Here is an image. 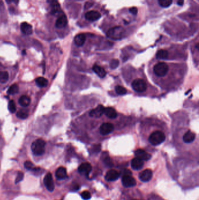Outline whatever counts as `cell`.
<instances>
[{"label": "cell", "instance_id": "6da1fadb", "mask_svg": "<svg viewBox=\"0 0 199 200\" xmlns=\"http://www.w3.org/2000/svg\"><path fill=\"white\" fill-rule=\"evenodd\" d=\"M46 144V142L42 139L34 141L31 145V149L33 154L36 156L43 155L45 152Z\"/></svg>", "mask_w": 199, "mask_h": 200}, {"label": "cell", "instance_id": "7a4b0ae2", "mask_svg": "<svg viewBox=\"0 0 199 200\" xmlns=\"http://www.w3.org/2000/svg\"><path fill=\"white\" fill-rule=\"evenodd\" d=\"M166 136L165 133L161 131H156L151 133L149 137V142L154 146L158 145L165 141Z\"/></svg>", "mask_w": 199, "mask_h": 200}, {"label": "cell", "instance_id": "3957f363", "mask_svg": "<svg viewBox=\"0 0 199 200\" xmlns=\"http://www.w3.org/2000/svg\"><path fill=\"white\" fill-rule=\"evenodd\" d=\"M122 181L125 187H132L136 185V181L132 176V172L130 170L125 171Z\"/></svg>", "mask_w": 199, "mask_h": 200}, {"label": "cell", "instance_id": "277c9868", "mask_svg": "<svg viewBox=\"0 0 199 200\" xmlns=\"http://www.w3.org/2000/svg\"><path fill=\"white\" fill-rule=\"evenodd\" d=\"M125 32V30L122 27H115L110 28L107 32V36L113 39H121Z\"/></svg>", "mask_w": 199, "mask_h": 200}, {"label": "cell", "instance_id": "5b68a950", "mask_svg": "<svg viewBox=\"0 0 199 200\" xmlns=\"http://www.w3.org/2000/svg\"><path fill=\"white\" fill-rule=\"evenodd\" d=\"M132 86L133 90L138 93H142L147 88L146 82L141 78H137L132 82Z\"/></svg>", "mask_w": 199, "mask_h": 200}, {"label": "cell", "instance_id": "8992f818", "mask_svg": "<svg viewBox=\"0 0 199 200\" xmlns=\"http://www.w3.org/2000/svg\"><path fill=\"white\" fill-rule=\"evenodd\" d=\"M169 70L168 65L165 62H160L154 67V72L158 77H164Z\"/></svg>", "mask_w": 199, "mask_h": 200}, {"label": "cell", "instance_id": "52a82bcc", "mask_svg": "<svg viewBox=\"0 0 199 200\" xmlns=\"http://www.w3.org/2000/svg\"><path fill=\"white\" fill-rule=\"evenodd\" d=\"M44 184L46 188L50 192H52L54 189V184L53 177L51 173H47L44 178Z\"/></svg>", "mask_w": 199, "mask_h": 200}, {"label": "cell", "instance_id": "ba28073f", "mask_svg": "<svg viewBox=\"0 0 199 200\" xmlns=\"http://www.w3.org/2000/svg\"><path fill=\"white\" fill-rule=\"evenodd\" d=\"M115 129L114 125L111 123H103L100 127V133L103 135H107L112 133Z\"/></svg>", "mask_w": 199, "mask_h": 200}, {"label": "cell", "instance_id": "9c48e42d", "mask_svg": "<svg viewBox=\"0 0 199 200\" xmlns=\"http://www.w3.org/2000/svg\"><path fill=\"white\" fill-rule=\"evenodd\" d=\"M152 177V171L150 169H146L141 171L139 174V178L143 182L149 181Z\"/></svg>", "mask_w": 199, "mask_h": 200}, {"label": "cell", "instance_id": "30bf717a", "mask_svg": "<svg viewBox=\"0 0 199 200\" xmlns=\"http://www.w3.org/2000/svg\"><path fill=\"white\" fill-rule=\"evenodd\" d=\"M85 17L87 20L89 21H95L100 19L101 17V14L99 12L97 11L91 10V11H88L85 14Z\"/></svg>", "mask_w": 199, "mask_h": 200}, {"label": "cell", "instance_id": "8fae6325", "mask_svg": "<svg viewBox=\"0 0 199 200\" xmlns=\"http://www.w3.org/2000/svg\"><path fill=\"white\" fill-rule=\"evenodd\" d=\"M135 156L136 158H138L141 159L143 161H148L151 158V155L148 153H147L143 149H137L135 151Z\"/></svg>", "mask_w": 199, "mask_h": 200}, {"label": "cell", "instance_id": "7c38bea8", "mask_svg": "<svg viewBox=\"0 0 199 200\" xmlns=\"http://www.w3.org/2000/svg\"><path fill=\"white\" fill-rule=\"evenodd\" d=\"M120 173L115 170H110L108 171L105 176L106 180L108 181H113L119 178Z\"/></svg>", "mask_w": 199, "mask_h": 200}, {"label": "cell", "instance_id": "4fadbf2b", "mask_svg": "<svg viewBox=\"0 0 199 200\" xmlns=\"http://www.w3.org/2000/svg\"><path fill=\"white\" fill-rule=\"evenodd\" d=\"M105 109V108L102 105H100L97 108L91 111L89 115L94 118H100L104 113Z\"/></svg>", "mask_w": 199, "mask_h": 200}, {"label": "cell", "instance_id": "5bb4252c", "mask_svg": "<svg viewBox=\"0 0 199 200\" xmlns=\"http://www.w3.org/2000/svg\"><path fill=\"white\" fill-rule=\"evenodd\" d=\"M92 170V166L89 163H84L81 164L78 167V171L81 174H84L88 176Z\"/></svg>", "mask_w": 199, "mask_h": 200}, {"label": "cell", "instance_id": "9a60e30c", "mask_svg": "<svg viewBox=\"0 0 199 200\" xmlns=\"http://www.w3.org/2000/svg\"><path fill=\"white\" fill-rule=\"evenodd\" d=\"M21 30L22 32L26 35H31L33 32L32 27L27 22H22L21 25Z\"/></svg>", "mask_w": 199, "mask_h": 200}, {"label": "cell", "instance_id": "2e32d148", "mask_svg": "<svg viewBox=\"0 0 199 200\" xmlns=\"http://www.w3.org/2000/svg\"><path fill=\"white\" fill-rule=\"evenodd\" d=\"M67 18L65 15H62L59 17L56 22V27L58 28H64L67 24Z\"/></svg>", "mask_w": 199, "mask_h": 200}, {"label": "cell", "instance_id": "e0dca14e", "mask_svg": "<svg viewBox=\"0 0 199 200\" xmlns=\"http://www.w3.org/2000/svg\"><path fill=\"white\" fill-rule=\"evenodd\" d=\"M131 165L134 170H138L141 169L144 166V161L138 158H135L132 160Z\"/></svg>", "mask_w": 199, "mask_h": 200}, {"label": "cell", "instance_id": "ac0fdd59", "mask_svg": "<svg viewBox=\"0 0 199 200\" xmlns=\"http://www.w3.org/2000/svg\"><path fill=\"white\" fill-rule=\"evenodd\" d=\"M195 137H196L195 133L190 131H188L184 134L183 136V140L184 142L186 143H189L194 141V140L195 139Z\"/></svg>", "mask_w": 199, "mask_h": 200}, {"label": "cell", "instance_id": "d6986e66", "mask_svg": "<svg viewBox=\"0 0 199 200\" xmlns=\"http://www.w3.org/2000/svg\"><path fill=\"white\" fill-rule=\"evenodd\" d=\"M86 40V36L84 33H79L74 38V42L78 46H82Z\"/></svg>", "mask_w": 199, "mask_h": 200}, {"label": "cell", "instance_id": "ffe728a7", "mask_svg": "<svg viewBox=\"0 0 199 200\" xmlns=\"http://www.w3.org/2000/svg\"><path fill=\"white\" fill-rule=\"evenodd\" d=\"M104 113L107 116V117L110 119H115L117 117L116 111L112 107L105 108Z\"/></svg>", "mask_w": 199, "mask_h": 200}, {"label": "cell", "instance_id": "44dd1931", "mask_svg": "<svg viewBox=\"0 0 199 200\" xmlns=\"http://www.w3.org/2000/svg\"><path fill=\"white\" fill-rule=\"evenodd\" d=\"M67 176V174L66 168H64V167H60L58 168L56 171V176L59 180L65 178Z\"/></svg>", "mask_w": 199, "mask_h": 200}, {"label": "cell", "instance_id": "7402d4cb", "mask_svg": "<svg viewBox=\"0 0 199 200\" xmlns=\"http://www.w3.org/2000/svg\"><path fill=\"white\" fill-rule=\"evenodd\" d=\"M92 69L94 71L100 78H103L106 75V72L105 69L97 65H95L92 67Z\"/></svg>", "mask_w": 199, "mask_h": 200}, {"label": "cell", "instance_id": "603a6c76", "mask_svg": "<svg viewBox=\"0 0 199 200\" xmlns=\"http://www.w3.org/2000/svg\"><path fill=\"white\" fill-rule=\"evenodd\" d=\"M19 104L24 107L28 106L31 102V99L28 96H22L19 99Z\"/></svg>", "mask_w": 199, "mask_h": 200}, {"label": "cell", "instance_id": "cb8c5ba5", "mask_svg": "<svg viewBox=\"0 0 199 200\" xmlns=\"http://www.w3.org/2000/svg\"><path fill=\"white\" fill-rule=\"evenodd\" d=\"M36 84L40 87H45L48 84V80L43 77H40L37 78L35 80Z\"/></svg>", "mask_w": 199, "mask_h": 200}, {"label": "cell", "instance_id": "d4e9b609", "mask_svg": "<svg viewBox=\"0 0 199 200\" xmlns=\"http://www.w3.org/2000/svg\"><path fill=\"white\" fill-rule=\"evenodd\" d=\"M19 91V87L16 84H14L10 86L7 91V93L10 95H13L18 93Z\"/></svg>", "mask_w": 199, "mask_h": 200}, {"label": "cell", "instance_id": "484cf974", "mask_svg": "<svg viewBox=\"0 0 199 200\" xmlns=\"http://www.w3.org/2000/svg\"><path fill=\"white\" fill-rule=\"evenodd\" d=\"M168 52L166 50H160L157 53V58L159 59H165L168 57Z\"/></svg>", "mask_w": 199, "mask_h": 200}, {"label": "cell", "instance_id": "4316f807", "mask_svg": "<svg viewBox=\"0 0 199 200\" xmlns=\"http://www.w3.org/2000/svg\"><path fill=\"white\" fill-rule=\"evenodd\" d=\"M9 79V73L7 71H0V83H5Z\"/></svg>", "mask_w": 199, "mask_h": 200}, {"label": "cell", "instance_id": "83f0119b", "mask_svg": "<svg viewBox=\"0 0 199 200\" xmlns=\"http://www.w3.org/2000/svg\"><path fill=\"white\" fill-rule=\"evenodd\" d=\"M159 5L163 8H168L171 5L173 0H158Z\"/></svg>", "mask_w": 199, "mask_h": 200}, {"label": "cell", "instance_id": "f1b7e54d", "mask_svg": "<svg viewBox=\"0 0 199 200\" xmlns=\"http://www.w3.org/2000/svg\"><path fill=\"white\" fill-rule=\"evenodd\" d=\"M8 107V109L9 112H11V113H14L16 110V104L13 100H10L9 101Z\"/></svg>", "mask_w": 199, "mask_h": 200}, {"label": "cell", "instance_id": "f546056e", "mask_svg": "<svg viewBox=\"0 0 199 200\" xmlns=\"http://www.w3.org/2000/svg\"><path fill=\"white\" fill-rule=\"evenodd\" d=\"M28 115H29L28 112L24 110L19 111L16 113V117L20 119H25L28 118Z\"/></svg>", "mask_w": 199, "mask_h": 200}, {"label": "cell", "instance_id": "4dcf8cb0", "mask_svg": "<svg viewBox=\"0 0 199 200\" xmlns=\"http://www.w3.org/2000/svg\"><path fill=\"white\" fill-rule=\"evenodd\" d=\"M116 92L119 94V95H125L127 93V90L120 86H117L116 87Z\"/></svg>", "mask_w": 199, "mask_h": 200}, {"label": "cell", "instance_id": "1f68e13d", "mask_svg": "<svg viewBox=\"0 0 199 200\" xmlns=\"http://www.w3.org/2000/svg\"><path fill=\"white\" fill-rule=\"evenodd\" d=\"M81 197L82 198V199L84 200H89L91 198V193L88 191H85L82 192L81 193Z\"/></svg>", "mask_w": 199, "mask_h": 200}, {"label": "cell", "instance_id": "d6a6232c", "mask_svg": "<svg viewBox=\"0 0 199 200\" xmlns=\"http://www.w3.org/2000/svg\"><path fill=\"white\" fill-rule=\"evenodd\" d=\"M119 62L117 59H113L110 63V66L113 69L117 68L119 66Z\"/></svg>", "mask_w": 199, "mask_h": 200}, {"label": "cell", "instance_id": "836d02e7", "mask_svg": "<svg viewBox=\"0 0 199 200\" xmlns=\"http://www.w3.org/2000/svg\"><path fill=\"white\" fill-rule=\"evenodd\" d=\"M24 173L22 172H19L18 173V175H17L16 179H15V183L17 184V183L21 182L24 179Z\"/></svg>", "mask_w": 199, "mask_h": 200}, {"label": "cell", "instance_id": "e575fe53", "mask_svg": "<svg viewBox=\"0 0 199 200\" xmlns=\"http://www.w3.org/2000/svg\"><path fill=\"white\" fill-rule=\"evenodd\" d=\"M24 166L28 170H33L34 165L30 161H26L24 163Z\"/></svg>", "mask_w": 199, "mask_h": 200}, {"label": "cell", "instance_id": "d590c367", "mask_svg": "<svg viewBox=\"0 0 199 200\" xmlns=\"http://www.w3.org/2000/svg\"><path fill=\"white\" fill-rule=\"evenodd\" d=\"M104 162L107 166L112 167L113 166V162L112 161V159L109 157H107L104 159Z\"/></svg>", "mask_w": 199, "mask_h": 200}, {"label": "cell", "instance_id": "8d00e7d4", "mask_svg": "<svg viewBox=\"0 0 199 200\" xmlns=\"http://www.w3.org/2000/svg\"><path fill=\"white\" fill-rule=\"evenodd\" d=\"M129 11L134 15H136L138 12V9L136 7H132L129 9Z\"/></svg>", "mask_w": 199, "mask_h": 200}, {"label": "cell", "instance_id": "74e56055", "mask_svg": "<svg viewBox=\"0 0 199 200\" xmlns=\"http://www.w3.org/2000/svg\"><path fill=\"white\" fill-rule=\"evenodd\" d=\"M177 4H178V5L182 6V5H183V4H184V0H178Z\"/></svg>", "mask_w": 199, "mask_h": 200}, {"label": "cell", "instance_id": "f35d334b", "mask_svg": "<svg viewBox=\"0 0 199 200\" xmlns=\"http://www.w3.org/2000/svg\"><path fill=\"white\" fill-rule=\"evenodd\" d=\"M6 1L7 3H11L12 2H15L17 4L18 2V0H6Z\"/></svg>", "mask_w": 199, "mask_h": 200}, {"label": "cell", "instance_id": "ab89813d", "mask_svg": "<svg viewBox=\"0 0 199 200\" xmlns=\"http://www.w3.org/2000/svg\"><path fill=\"white\" fill-rule=\"evenodd\" d=\"M79 188V185H75L74 187H73V190H77Z\"/></svg>", "mask_w": 199, "mask_h": 200}, {"label": "cell", "instance_id": "60d3db41", "mask_svg": "<svg viewBox=\"0 0 199 200\" xmlns=\"http://www.w3.org/2000/svg\"></svg>", "mask_w": 199, "mask_h": 200}]
</instances>
